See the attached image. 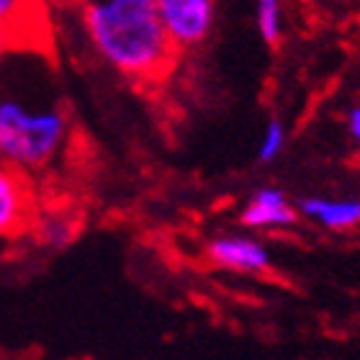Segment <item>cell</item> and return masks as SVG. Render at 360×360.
<instances>
[{"instance_id": "8992f818", "label": "cell", "mask_w": 360, "mask_h": 360, "mask_svg": "<svg viewBox=\"0 0 360 360\" xmlns=\"http://www.w3.org/2000/svg\"><path fill=\"white\" fill-rule=\"evenodd\" d=\"M206 255L214 265L234 273H265L270 270V252L257 240L224 234L214 237L206 248Z\"/></svg>"}, {"instance_id": "52a82bcc", "label": "cell", "mask_w": 360, "mask_h": 360, "mask_svg": "<svg viewBox=\"0 0 360 360\" xmlns=\"http://www.w3.org/2000/svg\"><path fill=\"white\" fill-rule=\"evenodd\" d=\"M296 209L285 201V193L278 188H260L250 195V203L242 211L240 221L250 229H283L296 224Z\"/></svg>"}, {"instance_id": "3957f363", "label": "cell", "mask_w": 360, "mask_h": 360, "mask_svg": "<svg viewBox=\"0 0 360 360\" xmlns=\"http://www.w3.org/2000/svg\"><path fill=\"white\" fill-rule=\"evenodd\" d=\"M160 21L175 49H195L214 31L217 0H155Z\"/></svg>"}, {"instance_id": "6da1fadb", "label": "cell", "mask_w": 360, "mask_h": 360, "mask_svg": "<svg viewBox=\"0 0 360 360\" xmlns=\"http://www.w3.org/2000/svg\"><path fill=\"white\" fill-rule=\"evenodd\" d=\"M93 52L129 80L152 83L175 65V49L155 0H83L80 8Z\"/></svg>"}, {"instance_id": "9c48e42d", "label": "cell", "mask_w": 360, "mask_h": 360, "mask_svg": "<svg viewBox=\"0 0 360 360\" xmlns=\"http://www.w3.org/2000/svg\"><path fill=\"white\" fill-rule=\"evenodd\" d=\"M257 31L270 49L281 44V39H283L281 0H257Z\"/></svg>"}, {"instance_id": "ba28073f", "label": "cell", "mask_w": 360, "mask_h": 360, "mask_svg": "<svg viewBox=\"0 0 360 360\" xmlns=\"http://www.w3.org/2000/svg\"><path fill=\"white\" fill-rule=\"evenodd\" d=\"M299 211L327 229H350L360 224V201L355 198H301Z\"/></svg>"}, {"instance_id": "8fae6325", "label": "cell", "mask_w": 360, "mask_h": 360, "mask_svg": "<svg viewBox=\"0 0 360 360\" xmlns=\"http://www.w3.org/2000/svg\"><path fill=\"white\" fill-rule=\"evenodd\" d=\"M283 144H285L283 124L281 121H270L263 134V142H260V150H257V160L260 162H273L283 152Z\"/></svg>"}, {"instance_id": "5b68a950", "label": "cell", "mask_w": 360, "mask_h": 360, "mask_svg": "<svg viewBox=\"0 0 360 360\" xmlns=\"http://www.w3.org/2000/svg\"><path fill=\"white\" fill-rule=\"evenodd\" d=\"M34 224L29 178L0 162V237H21Z\"/></svg>"}, {"instance_id": "30bf717a", "label": "cell", "mask_w": 360, "mask_h": 360, "mask_svg": "<svg viewBox=\"0 0 360 360\" xmlns=\"http://www.w3.org/2000/svg\"><path fill=\"white\" fill-rule=\"evenodd\" d=\"M34 221H37V219H34ZM31 226H37L39 240L44 242L46 248L62 250V248H68L70 240H72V221H70L68 217H44Z\"/></svg>"}, {"instance_id": "277c9868", "label": "cell", "mask_w": 360, "mask_h": 360, "mask_svg": "<svg viewBox=\"0 0 360 360\" xmlns=\"http://www.w3.org/2000/svg\"><path fill=\"white\" fill-rule=\"evenodd\" d=\"M0 31L15 52H46L49 23L44 0H0Z\"/></svg>"}, {"instance_id": "4fadbf2b", "label": "cell", "mask_w": 360, "mask_h": 360, "mask_svg": "<svg viewBox=\"0 0 360 360\" xmlns=\"http://www.w3.org/2000/svg\"><path fill=\"white\" fill-rule=\"evenodd\" d=\"M13 52V46H11V41L6 39V34L0 31V72H3V68L8 65V54Z\"/></svg>"}, {"instance_id": "7c38bea8", "label": "cell", "mask_w": 360, "mask_h": 360, "mask_svg": "<svg viewBox=\"0 0 360 360\" xmlns=\"http://www.w3.org/2000/svg\"><path fill=\"white\" fill-rule=\"evenodd\" d=\"M347 129H350V136H353V142L360 147V105H355L353 111L347 113Z\"/></svg>"}, {"instance_id": "7a4b0ae2", "label": "cell", "mask_w": 360, "mask_h": 360, "mask_svg": "<svg viewBox=\"0 0 360 360\" xmlns=\"http://www.w3.org/2000/svg\"><path fill=\"white\" fill-rule=\"evenodd\" d=\"M70 139L68 105L46 77H11L0 72V162L29 175L46 173Z\"/></svg>"}]
</instances>
